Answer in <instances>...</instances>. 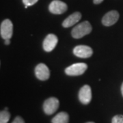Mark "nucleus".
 <instances>
[{"instance_id":"f257e3e1","label":"nucleus","mask_w":123,"mask_h":123,"mask_svg":"<svg viewBox=\"0 0 123 123\" xmlns=\"http://www.w3.org/2000/svg\"><path fill=\"white\" fill-rule=\"evenodd\" d=\"M92 31V26L88 21H84L73 29L71 35L75 39H79L89 34Z\"/></svg>"},{"instance_id":"f03ea898","label":"nucleus","mask_w":123,"mask_h":123,"mask_svg":"<svg viewBox=\"0 0 123 123\" xmlns=\"http://www.w3.org/2000/svg\"><path fill=\"white\" fill-rule=\"evenodd\" d=\"M88 68V65L85 63H76L67 67L65 73L69 76H79L82 75Z\"/></svg>"},{"instance_id":"7ed1b4c3","label":"nucleus","mask_w":123,"mask_h":123,"mask_svg":"<svg viewBox=\"0 0 123 123\" xmlns=\"http://www.w3.org/2000/svg\"><path fill=\"white\" fill-rule=\"evenodd\" d=\"M0 34L2 38L4 40L10 39L13 34V25L9 19L3 21L0 27Z\"/></svg>"},{"instance_id":"20e7f679","label":"nucleus","mask_w":123,"mask_h":123,"mask_svg":"<svg viewBox=\"0 0 123 123\" xmlns=\"http://www.w3.org/2000/svg\"><path fill=\"white\" fill-rule=\"evenodd\" d=\"M60 103L58 99L55 97L47 98L43 103V110L47 115H51L55 113L59 107Z\"/></svg>"},{"instance_id":"39448f33","label":"nucleus","mask_w":123,"mask_h":123,"mask_svg":"<svg viewBox=\"0 0 123 123\" xmlns=\"http://www.w3.org/2000/svg\"><path fill=\"white\" fill-rule=\"evenodd\" d=\"M68 9L66 3L60 0H53L49 6L50 12L55 14H61L65 12Z\"/></svg>"},{"instance_id":"423d86ee","label":"nucleus","mask_w":123,"mask_h":123,"mask_svg":"<svg viewBox=\"0 0 123 123\" xmlns=\"http://www.w3.org/2000/svg\"><path fill=\"white\" fill-rule=\"evenodd\" d=\"M73 53L77 57L81 58H88L93 53L92 49L86 45H78L73 49Z\"/></svg>"},{"instance_id":"0eeeda50","label":"nucleus","mask_w":123,"mask_h":123,"mask_svg":"<svg viewBox=\"0 0 123 123\" xmlns=\"http://www.w3.org/2000/svg\"><path fill=\"white\" fill-rule=\"evenodd\" d=\"M79 99L81 103L88 105L92 99V90L88 85H85L79 92Z\"/></svg>"},{"instance_id":"6e6552de","label":"nucleus","mask_w":123,"mask_h":123,"mask_svg":"<svg viewBox=\"0 0 123 123\" xmlns=\"http://www.w3.org/2000/svg\"><path fill=\"white\" fill-rule=\"evenodd\" d=\"M57 43H58V38L56 36L53 34H50L47 36V37L44 38L43 46V49L45 51L50 52L53 51L56 47Z\"/></svg>"},{"instance_id":"1a4fd4ad","label":"nucleus","mask_w":123,"mask_h":123,"mask_svg":"<svg viewBox=\"0 0 123 123\" xmlns=\"http://www.w3.org/2000/svg\"><path fill=\"white\" fill-rule=\"evenodd\" d=\"M35 75L36 77L40 80L45 81L49 78L50 71L47 65L43 63H40L36 67Z\"/></svg>"},{"instance_id":"9d476101","label":"nucleus","mask_w":123,"mask_h":123,"mask_svg":"<svg viewBox=\"0 0 123 123\" xmlns=\"http://www.w3.org/2000/svg\"><path fill=\"white\" fill-rule=\"evenodd\" d=\"M119 13L116 10H111L108 12L103 17L102 23L105 26H111L114 25L118 21Z\"/></svg>"},{"instance_id":"9b49d317","label":"nucleus","mask_w":123,"mask_h":123,"mask_svg":"<svg viewBox=\"0 0 123 123\" xmlns=\"http://www.w3.org/2000/svg\"><path fill=\"white\" fill-rule=\"evenodd\" d=\"M81 18V14L79 12H76L73 14H70L69 17L66 18V19L62 23V26L65 28L70 27L74 25L77 23L79 21V20Z\"/></svg>"},{"instance_id":"f8f14e48","label":"nucleus","mask_w":123,"mask_h":123,"mask_svg":"<svg viewBox=\"0 0 123 123\" xmlns=\"http://www.w3.org/2000/svg\"><path fill=\"white\" fill-rule=\"evenodd\" d=\"M69 116L68 114L62 111L57 114L51 120L52 123H68Z\"/></svg>"},{"instance_id":"ddd939ff","label":"nucleus","mask_w":123,"mask_h":123,"mask_svg":"<svg viewBox=\"0 0 123 123\" xmlns=\"http://www.w3.org/2000/svg\"><path fill=\"white\" fill-rule=\"evenodd\" d=\"M10 118V114L7 110H3L0 112V123H8Z\"/></svg>"},{"instance_id":"4468645a","label":"nucleus","mask_w":123,"mask_h":123,"mask_svg":"<svg viewBox=\"0 0 123 123\" xmlns=\"http://www.w3.org/2000/svg\"><path fill=\"white\" fill-rule=\"evenodd\" d=\"M111 123H123V115H116L112 118Z\"/></svg>"},{"instance_id":"2eb2a0df","label":"nucleus","mask_w":123,"mask_h":123,"mask_svg":"<svg viewBox=\"0 0 123 123\" xmlns=\"http://www.w3.org/2000/svg\"><path fill=\"white\" fill-rule=\"evenodd\" d=\"M38 0H23V4L25 6H31L34 5L36 3L38 2Z\"/></svg>"},{"instance_id":"dca6fc26","label":"nucleus","mask_w":123,"mask_h":123,"mask_svg":"<svg viewBox=\"0 0 123 123\" xmlns=\"http://www.w3.org/2000/svg\"><path fill=\"white\" fill-rule=\"evenodd\" d=\"M12 123H25V122H24L23 119L21 117L17 116V117L15 118V119L14 120L13 122Z\"/></svg>"},{"instance_id":"f3484780","label":"nucleus","mask_w":123,"mask_h":123,"mask_svg":"<svg viewBox=\"0 0 123 123\" xmlns=\"http://www.w3.org/2000/svg\"><path fill=\"white\" fill-rule=\"evenodd\" d=\"M93 1H94V4H99L103 1V0H94Z\"/></svg>"},{"instance_id":"a211bd4d","label":"nucleus","mask_w":123,"mask_h":123,"mask_svg":"<svg viewBox=\"0 0 123 123\" xmlns=\"http://www.w3.org/2000/svg\"><path fill=\"white\" fill-rule=\"evenodd\" d=\"M10 39H6L4 40V43L5 44H6V45H8L10 44Z\"/></svg>"},{"instance_id":"6ab92c4d","label":"nucleus","mask_w":123,"mask_h":123,"mask_svg":"<svg viewBox=\"0 0 123 123\" xmlns=\"http://www.w3.org/2000/svg\"><path fill=\"white\" fill-rule=\"evenodd\" d=\"M121 92H122V94L123 96V83L122 84V86H121Z\"/></svg>"},{"instance_id":"aec40b11","label":"nucleus","mask_w":123,"mask_h":123,"mask_svg":"<svg viewBox=\"0 0 123 123\" xmlns=\"http://www.w3.org/2000/svg\"><path fill=\"white\" fill-rule=\"evenodd\" d=\"M93 123V122H88V123Z\"/></svg>"}]
</instances>
